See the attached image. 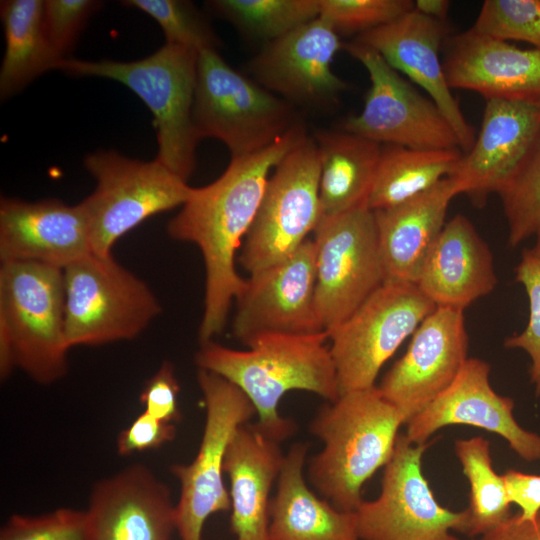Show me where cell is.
I'll return each mask as SVG.
<instances>
[{
  "label": "cell",
  "instance_id": "6da1fadb",
  "mask_svg": "<svg viewBox=\"0 0 540 540\" xmlns=\"http://www.w3.org/2000/svg\"><path fill=\"white\" fill-rule=\"evenodd\" d=\"M307 136L303 123L267 149L231 158L212 183L191 188L181 210L167 224L169 236L198 246L205 266L200 343L213 340L246 284L237 271V254L254 221L269 176L284 156Z\"/></svg>",
  "mask_w": 540,
  "mask_h": 540
},
{
  "label": "cell",
  "instance_id": "7a4b0ae2",
  "mask_svg": "<svg viewBox=\"0 0 540 540\" xmlns=\"http://www.w3.org/2000/svg\"><path fill=\"white\" fill-rule=\"evenodd\" d=\"M328 341L325 331L310 335L261 334L245 341V350L211 340L200 343L195 361L198 369L237 386L253 404L258 416L256 424L281 443L296 430L295 423L279 412L286 393L307 391L327 402L340 396Z\"/></svg>",
  "mask_w": 540,
  "mask_h": 540
},
{
  "label": "cell",
  "instance_id": "3957f363",
  "mask_svg": "<svg viewBox=\"0 0 540 540\" xmlns=\"http://www.w3.org/2000/svg\"><path fill=\"white\" fill-rule=\"evenodd\" d=\"M403 424L377 386L340 394L310 422L323 447L308 462V481L338 509L355 511L364 484L392 457Z\"/></svg>",
  "mask_w": 540,
  "mask_h": 540
},
{
  "label": "cell",
  "instance_id": "277c9868",
  "mask_svg": "<svg viewBox=\"0 0 540 540\" xmlns=\"http://www.w3.org/2000/svg\"><path fill=\"white\" fill-rule=\"evenodd\" d=\"M0 375L15 367L50 384L68 369L63 269L35 263H1Z\"/></svg>",
  "mask_w": 540,
  "mask_h": 540
},
{
  "label": "cell",
  "instance_id": "5b68a950",
  "mask_svg": "<svg viewBox=\"0 0 540 540\" xmlns=\"http://www.w3.org/2000/svg\"><path fill=\"white\" fill-rule=\"evenodd\" d=\"M198 53L165 43L134 61L67 58L56 69L74 76L112 79L132 90L154 117L156 159L187 182L196 166L200 140L193 119Z\"/></svg>",
  "mask_w": 540,
  "mask_h": 540
},
{
  "label": "cell",
  "instance_id": "8992f818",
  "mask_svg": "<svg viewBox=\"0 0 540 540\" xmlns=\"http://www.w3.org/2000/svg\"><path fill=\"white\" fill-rule=\"evenodd\" d=\"M193 119L199 138L221 141L231 158L263 151L301 123L291 103L235 70L217 49L198 53Z\"/></svg>",
  "mask_w": 540,
  "mask_h": 540
},
{
  "label": "cell",
  "instance_id": "52a82bcc",
  "mask_svg": "<svg viewBox=\"0 0 540 540\" xmlns=\"http://www.w3.org/2000/svg\"><path fill=\"white\" fill-rule=\"evenodd\" d=\"M63 274L70 348L133 339L161 312L149 286L111 254L91 252Z\"/></svg>",
  "mask_w": 540,
  "mask_h": 540
},
{
  "label": "cell",
  "instance_id": "ba28073f",
  "mask_svg": "<svg viewBox=\"0 0 540 540\" xmlns=\"http://www.w3.org/2000/svg\"><path fill=\"white\" fill-rule=\"evenodd\" d=\"M84 166L96 188L80 203L92 252L100 255L111 254L123 235L151 216L182 206L192 188L156 158L141 161L99 150L84 158Z\"/></svg>",
  "mask_w": 540,
  "mask_h": 540
},
{
  "label": "cell",
  "instance_id": "9c48e42d",
  "mask_svg": "<svg viewBox=\"0 0 540 540\" xmlns=\"http://www.w3.org/2000/svg\"><path fill=\"white\" fill-rule=\"evenodd\" d=\"M320 159L308 135L274 167L238 262L249 275L292 255L321 219Z\"/></svg>",
  "mask_w": 540,
  "mask_h": 540
},
{
  "label": "cell",
  "instance_id": "30bf717a",
  "mask_svg": "<svg viewBox=\"0 0 540 540\" xmlns=\"http://www.w3.org/2000/svg\"><path fill=\"white\" fill-rule=\"evenodd\" d=\"M436 307L416 283L386 280L328 334L340 394L376 386L384 364Z\"/></svg>",
  "mask_w": 540,
  "mask_h": 540
},
{
  "label": "cell",
  "instance_id": "8fae6325",
  "mask_svg": "<svg viewBox=\"0 0 540 540\" xmlns=\"http://www.w3.org/2000/svg\"><path fill=\"white\" fill-rule=\"evenodd\" d=\"M197 380L206 410L200 446L189 464L170 467L180 483L176 531L181 540H202L208 517L230 509L223 480L226 453L238 428L256 414L248 397L223 377L198 369Z\"/></svg>",
  "mask_w": 540,
  "mask_h": 540
},
{
  "label": "cell",
  "instance_id": "7c38bea8",
  "mask_svg": "<svg viewBox=\"0 0 540 540\" xmlns=\"http://www.w3.org/2000/svg\"><path fill=\"white\" fill-rule=\"evenodd\" d=\"M313 240L316 307L329 334L386 281L375 213L360 206L322 217Z\"/></svg>",
  "mask_w": 540,
  "mask_h": 540
},
{
  "label": "cell",
  "instance_id": "4fadbf2b",
  "mask_svg": "<svg viewBox=\"0 0 540 540\" xmlns=\"http://www.w3.org/2000/svg\"><path fill=\"white\" fill-rule=\"evenodd\" d=\"M429 445L413 444L399 434L378 497L363 500L355 510L360 540H459L452 531L464 533L468 514L435 498L422 469Z\"/></svg>",
  "mask_w": 540,
  "mask_h": 540
},
{
  "label": "cell",
  "instance_id": "5bb4252c",
  "mask_svg": "<svg viewBox=\"0 0 540 540\" xmlns=\"http://www.w3.org/2000/svg\"><path fill=\"white\" fill-rule=\"evenodd\" d=\"M343 49L366 69L370 88L359 114L343 130L380 145L413 149L459 148V140L435 102L420 93L375 50L355 40Z\"/></svg>",
  "mask_w": 540,
  "mask_h": 540
},
{
  "label": "cell",
  "instance_id": "9a60e30c",
  "mask_svg": "<svg viewBox=\"0 0 540 540\" xmlns=\"http://www.w3.org/2000/svg\"><path fill=\"white\" fill-rule=\"evenodd\" d=\"M315 291L316 250L314 240L309 238L286 259L246 278L234 301V336L244 343L268 333L324 332Z\"/></svg>",
  "mask_w": 540,
  "mask_h": 540
},
{
  "label": "cell",
  "instance_id": "2e32d148",
  "mask_svg": "<svg viewBox=\"0 0 540 540\" xmlns=\"http://www.w3.org/2000/svg\"><path fill=\"white\" fill-rule=\"evenodd\" d=\"M467 353L463 311L436 307L377 387L400 411L406 424L452 384L468 359Z\"/></svg>",
  "mask_w": 540,
  "mask_h": 540
},
{
  "label": "cell",
  "instance_id": "e0dca14e",
  "mask_svg": "<svg viewBox=\"0 0 540 540\" xmlns=\"http://www.w3.org/2000/svg\"><path fill=\"white\" fill-rule=\"evenodd\" d=\"M343 47L340 35L317 17L265 43L249 71L258 84L292 105H325L348 88L332 70Z\"/></svg>",
  "mask_w": 540,
  "mask_h": 540
},
{
  "label": "cell",
  "instance_id": "ac0fdd59",
  "mask_svg": "<svg viewBox=\"0 0 540 540\" xmlns=\"http://www.w3.org/2000/svg\"><path fill=\"white\" fill-rule=\"evenodd\" d=\"M490 370L486 361L468 358L452 384L406 423L408 441L425 444L443 427L468 425L499 435L525 461L540 460V435L520 426L513 399L492 388Z\"/></svg>",
  "mask_w": 540,
  "mask_h": 540
},
{
  "label": "cell",
  "instance_id": "d6986e66",
  "mask_svg": "<svg viewBox=\"0 0 540 540\" xmlns=\"http://www.w3.org/2000/svg\"><path fill=\"white\" fill-rule=\"evenodd\" d=\"M540 142V100H485L478 136L453 177L460 194L481 205L499 194Z\"/></svg>",
  "mask_w": 540,
  "mask_h": 540
},
{
  "label": "cell",
  "instance_id": "ffe728a7",
  "mask_svg": "<svg viewBox=\"0 0 540 540\" xmlns=\"http://www.w3.org/2000/svg\"><path fill=\"white\" fill-rule=\"evenodd\" d=\"M449 37L446 21L413 9L395 21L354 39L379 53L397 72L423 89L442 111L466 153L475 141V131L465 119L447 82L440 51Z\"/></svg>",
  "mask_w": 540,
  "mask_h": 540
},
{
  "label": "cell",
  "instance_id": "44dd1931",
  "mask_svg": "<svg viewBox=\"0 0 540 540\" xmlns=\"http://www.w3.org/2000/svg\"><path fill=\"white\" fill-rule=\"evenodd\" d=\"M86 512L87 540H171L176 530L168 486L142 464L98 481Z\"/></svg>",
  "mask_w": 540,
  "mask_h": 540
},
{
  "label": "cell",
  "instance_id": "7402d4cb",
  "mask_svg": "<svg viewBox=\"0 0 540 540\" xmlns=\"http://www.w3.org/2000/svg\"><path fill=\"white\" fill-rule=\"evenodd\" d=\"M91 252L89 223L81 203L1 198V263L35 262L64 269Z\"/></svg>",
  "mask_w": 540,
  "mask_h": 540
},
{
  "label": "cell",
  "instance_id": "603a6c76",
  "mask_svg": "<svg viewBox=\"0 0 540 540\" xmlns=\"http://www.w3.org/2000/svg\"><path fill=\"white\" fill-rule=\"evenodd\" d=\"M443 66L451 89L484 97L540 100V50L519 48L472 28L445 41Z\"/></svg>",
  "mask_w": 540,
  "mask_h": 540
},
{
  "label": "cell",
  "instance_id": "cb8c5ba5",
  "mask_svg": "<svg viewBox=\"0 0 540 540\" xmlns=\"http://www.w3.org/2000/svg\"><path fill=\"white\" fill-rule=\"evenodd\" d=\"M416 284L437 307L462 311L494 290L491 251L466 216L457 214L446 222Z\"/></svg>",
  "mask_w": 540,
  "mask_h": 540
},
{
  "label": "cell",
  "instance_id": "d4e9b609",
  "mask_svg": "<svg viewBox=\"0 0 540 540\" xmlns=\"http://www.w3.org/2000/svg\"><path fill=\"white\" fill-rule=\"evenodd\" d=\"M285 454L280 442L257 424L245 423L234 434L224 463L229 477L231 530L236 540H271L270 493Z\"/></svg>",
  "mask_w": 540,
  "mask_h": 540
},
{
  "label": "cell",
  "instance_id": "484cf974",
  "mask_svg": "<svg viewBox=\"0 0 540 540\" xmlns=\"http://www.w3.org/2000/svg\"><path fill=\"white\" fill-rule=\"evenodd\" d=\"M459 194L455 179L447 177L411 199L374 211L386 280L417 283L450 202Z\"/></svg>",
  "mask_w": 540,
  "mask_h": 540
},
{
  "label": "cell",
  "instance_id": "4316f807",
  "mask_svg": "<svg viewBox=\"0 0 540 540\" xmlns=\"http://www.w3.org/2000/svg\"><path fill=\"white\" fill-rule=\"evenodd\" d=\"M307 452L308 444L295 443L285 454L270 503L271 540H360L355 511L338 509L307 485Z\"/></svg>",
  "mask_w": 540,
  "mask_h": 540
},
{
  "label": "cell",
  "instance_id": "83f0119b",
  "mask_svg": "<svg viewBox=\"0 0 540 540\" xmlns=\"http://www.w3.org/2000/svg\"><path fill=\"white\" fill-rule=\"evenodd\" d=\"M320 159L321 218L367 206L382 145L346 130L314 137Z\"/></svg>",
  "mask_w": 540,
  "mask_h": 540
},
{
  "label": "cell",
  "instance_id": "f1b7e54d",
  "mask_svg": "<svg viewBox=\"0 0 540 540\" xmlns=\"http://www.w3.org/2000/svg\"><path fill=\"white\" fill-rule=\"evenodd\" d=\"M43 0H5L0 4L5 50L0 96L5 100L58 64L44 29Z\"/></svg>",
  "mask_w": 540,
  "mask_h": 540
},
{
  "label": "cell",
  "instance_id": "f546056e",
  "mask_svg": "<svg viewBox=\"0 0 540 540\" xmlns=\"http://www.w3.org/2000/svg\"><path fill=\"white\" fill-rule=\"evenodd\" d=\"M462 156L459 148L382 145L367 207L373 211L385 209L430 189L454 174Z\"/></svg>",
  "mask_w": 540,
  "mask_h": 540
},
{
  "label": "cell",
  "instance_id": "4dcf8cb0",
  "mask_svg": "<svg viewBox=\"0 0 540 540\" xmlns=\"http://www.w3.org/2000/svg\"><path fill=\"white\" fill-rule=\"evenodd\" d=\"M454 451L470 488L464 534L475 538L509 519L511 503L503 475L493 468L490 442L486 438L457 439Z\"/></svg>",
  "mask_w": 540,
  "mask_h": 540
},
{
  "label": "cell",
  "instance_id": "1f68e13d",
  "mask_svg": "<svg viewBox=\"0 0 540 540\" xmlns=\"http://www.w3.org/2000/svg\"><path fill=\"white\" fill-rule=\"evenodd\" d=\"M207 3L241 32L265 43L320 14V0H213Z\"/></svg>",
  "mask_w": 540,
  "mask_h": 540
},
{
  "label": "cell",
  "instance_id": "d6a6232c",
  "mask_svg": "<svg viewBox=\"0 0 540 540\" xmlns=\"http://www.w3.org/2000/svg\"><path fill=\"white\" fill-rule=\"evenodd\" d=\"M499 196L508 224V244L516 247L540 229V142Z\"/></svg>",
  "mask_w": 540,
  "mask_h": 540
},
{
  "label": "cell",
  "instance_id": "836d02e7",
  "mask_svg": "<svg viewBox=\"0 0 540 540\" xmlns=\"http://www.w3.org/2000/svg\"><path fill=\"white\" fill-rule=\"evenodd\" d=\"M121 3L154 19L161 27L168 44L185 47L197 53L217 49L220 45L205 16L190 1L125 0Z\"/></svg>",
  "mask_w": 540,
  "mask_h": 540
},
{
  "label": "cell",
  "instance_id": "e575fe53",
  "mask_svg": "<svg viewBox=\"0 0 540 540\" xmlns=\"http://www.w3.org/2000/svg\"><path fill=\"white\" fill-rule=\"evenodd\" d=\"M501 41H522L540 50V0H485L471 27Z\"/></svg>",
  "mask_w": 540,
  "mask_h": 540
},
{
  "label": "cell",
  "instance_id": "d590c367",
  "mask_svg": "<svg viewBox=\"0 0 540 540\" xmlns=\"http://www.w3.org/2000/svg\"><path fill=\"white\" fill-rule=\"evenodd\" d=\"M414 9L412 0H320L319 17L341 36L389 24Z\"/></svg>",
  "mask_w": 540,
  "mask_h": 540
},
{
  "label": "cell",
  "instance_id": "8d00e7d4",
  "mask_svg": "<svg viewBox=\"0 0 540 540\" xmlns=\"http://www.w3.org/2000/svg\"><path fill=\"white\" fill-rule=\"evenodd\" d=\"M515 277L526 291L529 319L523 331L505 339L504 346L521 349L528 354L531 360L530 382L535 395L540 396V260L529 249L523 251L515 268Z\"/></svg>",
  "mask_w": 540,
  "mask_h": 540
},
{
  "label": "cell",
  "instance_id": "74e56055",
  "mask_svg": "<svg viewBox=\"0 0 540 540\" xmlns=\"http://www.w3.org/2000/svg\"><path fill=\"white\" fill-rule=\"evenodd\" d=\"M86 510L59 508L40 516L12 515L0 540H87Z\"/></svg>",
  "mask_w": 540,
  "mask_h": 540
},
{
  "label": "cell",
  "instance_id": "f35d334b",
  "mask_svg": "<svg viewBox=\"0 0 540 540\" xmlns=\"http://www.w3.org/2000/svg\"><path fill=\"white\" fill-rule=\"evenodd\" d=\"M101 5L95 0H44V29L58 63L68 58L87 21Z\"/></svg>",
  "mask_w": 540,
  "mask_h": 540
},
{
  "label": "cell",
  "instance_id": "ab89813d",
  "mask_svg": "<svg viewBox=\"0 0 540 540\" xmlns=\"http://www.w3.org/2000/svg\"><path fill=\"white\" fill-rule=\"evenodd\" d=\"M179 391L174 366L171 362L164 361L147 381L140 394V402L145 412L161 421L174 424L180 419L177 401Z\"/></svg>",
  "mask_w": 540,
  "mask_h": 540
},
{
  "label": "cell",
  "instance_id": "60d3db41",
  "mask_svg": "<svg viewBox=\"0 0 540 540\" xmlns=\"http://www.w3.org/2000/svg\"><path fill=\"white\" fill-rule=\"evenodd\" d=\"M175 435V424L161 421L143 411L119 434L117 452L121 456H128L155 449L172 441Z\"/></svg>",
  "mask_w": 540,
  "mask_h": 540
},
{
  "label": "cell",
  "instance_id": "b9f144b4",
  "mask_svg": "<svg viewBox=\"0 0 540 540\" xmlns=\"http://www.w3.org/2000/svg\"><path fill=\"white\" fill-rule=\"evenodd\" d=\"M503 478L509 501L520 508V517L536 518L540 513V475L509 469Z\"/></svg>",
  "mask_w": 540,
  "mask_h": 540
},
{
  "label": "cell",
  "instance_id": "7bdbcfd3",
  "mask_svg": "<svg viewBox=\"0 0 540 540\" xmlns=\"http://www.w3.org/2000/svg\"><path fill=\"white\" fill-rule=\"evenodd\" d=\"M471 540H540V513L531 520L518 514Z\"/></svg>",
  "mask_w": 540,
  "mask_h": 540
},
{
  "label": "cell",
  "instance_id": "ee69618b",
  "mask_svg": "<svg viewBox=\"0 0 540 540\" xmlns=\"http://www.w3.org/2000/svg\"><path fill=\"white\" fill-rule=\"evenodd\" d=\"M450 2L447 0H416L414 9L430 18L446 21Z\"/></svg>",
  "mask_w": 540,
  "mask_h": 540
},
{
  "label": "cell",
  "instance_id": "f6af8a7d",
  "mask_svg": "<svg viewBox=\"0 0 540 540\" xmlns=\"http://www.w3.org/2000/svg\"><path fill=\"white\" fill-rule=\"evenodd\" d=\"M531 253L540 260V229L536 233L535 245L529 249Z\"/></svg>",
  "mask_w": 540,
  "mask_h": 540
}]
</instances>
